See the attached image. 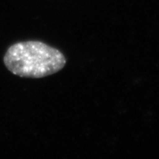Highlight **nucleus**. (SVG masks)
<instances>
[{"label": "nucleus", "instance_id": "nucleus-1", "mask_svg": "<svg viewBox=\"0 0 159 159\" xmlns=\"http://www.w3.org/2000/svg\"><path fill=\"white\" fill-rule=\"evenodd\" d=\"M3 63L14 75L24 78H43L63 69L67 59L58 49L40 41L17 42L5 53Z\"/></svg>", "mask_w": 159, "mask_h": 159}]
</instances>
